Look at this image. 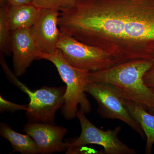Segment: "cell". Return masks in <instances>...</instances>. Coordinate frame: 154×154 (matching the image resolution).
Instances as JSON below:
<instances>
[{
	"label": "cell",
	"mask_w": 154,
	"mask_h": 154,
	"mask_svg": "<svg viewBox=\"0 0 154 154\" xmlns=\"http://www.w3.org/2000/svg\"><path fill=\"white\" fill-rule=\"evenodd\" d=\"M28 105H21L16 104L4 99L0 96V113L5 112H16L19 110H24L26 111L28 110Z\"/></svg>",
	"instance_id": "15"
},
{
	"label": "cell",
	"mask_w": 154,
	"mask_h": 154,
	"mask_svg": "<svg viewBox=\"0 0 154 154\" xmlns=\"http://www.w3.org/2000/svg\"><path fill=\"white\" fill-rule=\"evenodd\" d=\"M17 86L29 98L30 102L26 111L28 122L55 125L56 113L64 103L66 86H43L34 91L20 81Z\"/></svg>",
	"instance_id": "5"
},
{
	"label": "cell",
	"mask_w": 154,
	"mask_h": 154,
	"mask_svg": "<svg viewBox=\"0 0 154 154\" xmlns=\"http://www.w3.org/2000/svg\"><path fill=\"white\" fill-rule=\"evenodd\" d=\"M23 131L35 141L40 154H49L66 151L67 143L63 139L67 134V128L63 126L47 123L28 122Z\"/></svg>",
	"instance_id": "9"
},
{
	"label": "cell",
	"mask_w": 154,
	"mask_h": 154,
	"mask_svg": "<svg viewBox=\"0 0 154 154\" xmlns=\"http://www.w3.org/2000/svg\"><path fill=\"white\" fill-rule=\"evenodd\" d=\"M85 91L96 100L97 112L102 118L121 120L146 140L140 125L130 113L126 99L116 87L104 82H91L88 83Z\"/></svg>",
	"instance_id": "4"
},
{
	"label": "cell",
	"mask_w": 154,
	"mask_h": 154,
	"mask_svg": "<svg viewBox=\"0 0 154 154\" xmlns=\"http://www.w3.org/2000/svg\"><path fill=\"white\" fill-rule=\"evenodd\" d=\"M7 4L0 8V50L4 56H9L11 52V33L8 14Z\"/></svg>",
	"instance_id": "14"
},
{
	"label": "cell",
	"mask_w": 154,
	"mask_h": 154,
	"mask_svg": "<svg viewBox=\"0 0 154 154\" xmlns=\"http://www.w3.org/2000/svg\"><path fill=\"white\" fill-rule=\"evenodd\" d=\"M154 62L145 60L129 61L110 68L90 72L89 82H104L116 87L127 100L141 105L154 114V93L144 82L146 72Z\"/></svg>",
	"instance_id": "2"
},
{
	"label": "cell",
	"mask_w": 154,
	"mask_h": 154,
	"mask_svg": "<svg viewBox=\"0 0 154 154\" xmlns=\"http://www.w3.org/2000/svg\"><path fill=\"white\" fill-rule=\"evenodd\" d=\"M76 1V0H61L60 8L71 5Z\"/></svg>",
	"instance_id": "19"
},
{
	"label": "cell",
	"mask_w": 154,
	"mask_h": 154,
	"mask_svg": "<svg viewBox=\"0 0 154 154\" xmlns=\"http://www.w3.org/2000/svg\"><path fill=\"white\" fill-rule=\"evenodd\" d=\"M44 59L52 63L66 85L65 102L61 108L62 115L67 120L76 117L78 106L85 113L92 110L91 103L86 94L85 88L89 83L90 72L78 68L69 63L60 50L57 49L51 54L40 52L38 60Z\"/></svg>",
	"instance_id": "3"
},
{
	"label": "cell",
	"mask_w": 154,
	"mask_h": 154,
	"mask_svg": "<svg viewBox=\"0 0 154 154\" xmlns=\"http://www.w3.org/2000/svg\"><path fill=\"white\" fill-rule=\"evenodd\" d=\"M60 10L40 8L35 23L30 28L38 49L42 52L51 54L57 49L61 35L58 25Z\"/></svg>",
	"instance_id": "8"
},
{
	"label": "cell",
	"mask_w": 154,
	"mask_h": 154,
	"mask_svg": "<svg viewBox=\"0 0 154 154\" xmlns=\"http://www.w3.org/2000/svg\"><path fill=\"white\" fill-rule=\"evenodd\" d=\"M76 117L81 125V134L74 141L67 142L66 154L88 144L102 146L104 149V153L106 154H137L135 149L129 147L118 137L122 130L121 126L116 127L114 129L102 130L93 124L80 109L77 112Z\"/></svg>",
	"instance_id": "7"
},
{
	"label": "cell",
	"mask_w": 154,
	"mask_h": 154,
	"mask_svg": "<svg viewBox=\"0 0 154 154\" xmlns=\"http://www.w3.org/2000/svg\"><path fill=\"white\" fill-rule=\"evenodd\" d=\"M7 4H8V1L7 0H0L1 6L5 5Z\"/></svg>",
	"instance_id": "20"
},
{
	"label": "cell",
	"mask_w": 154,
	"mask_h": 154,
	"mask_svg": "<svg viewBox=\"0 0 154 154\" xmlns=\"http://www.w3.org/2000/svg\"><path fill=\"white\" fill-rule=\"evenodd\" d=\"M143 79L146 85L154 93V66L146 72Z\"/></svg>",
	"instance_id": "17"
},
{
	"label": "cell",
	"mask_w": 154,
	"mask_h": 154,
	"mask_svg": "<svg viewBox=\"0 0 154 154\" xmlns=\"http://www.w3.org/2000/svg\"><path fill=\"white\" fill-rule=\"evenodd\" d=\"M32 4L39 8H60L61 0H32Z\"/></svg>",
	"instance_id": "16"
},
{
	"label": "cell",
	"mask_w": 154,
	"mask_h": 154,
	"mask_svg": "<svg viewBox=\"0 0 154 154\" xmlns=\"http://www.w3.org/2000/svg\"><path fill=\"white\" fill-rule=\"evenodd\" d=\"M8 4L11 6L23 5L32 4V0H7Z\"/></svg>",
	"instance_id": "18"
},
{
	"label": "cell",
	"mask_w": 154,
	"mask_h": 154,
	"mask_svg": "<svg viewBox=\"0 0 154 154\" xmlns=\"http://www.w3.org/2000/svg\"><path fill=\"white\" fill-rule=\"evenodd\" d=\"M0 135L8 141L13 148V151L22 154H40L37 144L27 134H23L15 131L5 122L0 124Z\"/></svg>",
	"instance_id": "12"
},
{
	"label": "cell",
	"mask_w": 154,
	"mask_h": 154,
	"mask_svg": "<svg viewBox=\"0 0 154 154\" xmlns=\"http://www.w3.org/2000/svg\"><path fill=\"white\" fill-rule=\"evenodd\" d=\"M7 14L11 31L31 28L36 22L40 9L33 4L11 6L7 4Z\"/></svg>",
	"instance_id": "11"
},
{
	"label": "cell",
	"mask_w": 154,
	"mask_h": 154,
	"mask_svg": "<svg viewBox=\"0 0 154 154\" xmlns=\"http://www.w3.org/2000/svg\"><path fill=\"white\" fill-rule=\"evenodd\" d=\"M126 105L130 113L140 125L145 134V153L151 154L154 144V114L131 101L126 100Z\"/></svg>",
	"instance_id": "13"
},
{
	"label": "cell",
	"mask_w": 154,
	"mask_h": 154,
	"mask_svg": "<svg viewBox=\"0 0 154 154\" xmlns=\"http://www.w3.org/2000/svg\"><path fill=\"white\" fill-rule=\"evenodd\" d=\"M40 52L30 28L12 31L11 52L13 54L14 71L17 76H22L34 60H38Z\"/></svg>",
	"instance_id": "10"
},
{
	"label": "cell",
	"mask_w": 154,
	"mask_h": 154,
	"mask_svg": "<svg viewBox=\"0 0 154 154\" xmlns=\"http://www.w3.org/2000/svg\"><path fill=\"white\" fill-rule=\"evenodd\" d=\"M61 32L110 54L117 64L154 62V0H76L60 9Z\"/></svg>",
	"instance_id": "1"
},
{
	"label": "cell",
	"mask_w": 154,
	"mask_h": 154,
	"mask_svg": "<svg viewBox=\"0 0 154 154\" xmlns=\"http://www.w3.org/2000/svg\"><path fill=\"white\" fill-rule=\"evenodd\" d=\"M57 48L73 66L91 72L106 69L117 64L112 56L103 50L62 33Z\"/></svg>",
	"instance_id": "6"
}]
</instances>
